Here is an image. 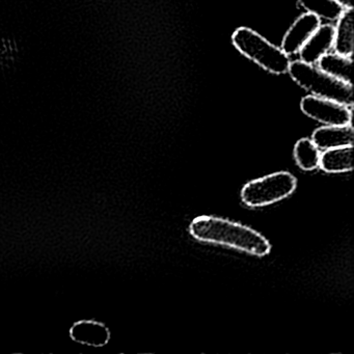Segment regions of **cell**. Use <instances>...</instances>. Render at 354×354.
Returning a JSON list of instances; mask_svg holds the SVG:
<instances>
[{"label":"cell","mask_w":354,"mask_h":354,"mask_svg":"<svg viewBox=\"0 0 354 354\" xmlns=\"http://www.w3.org/2000/svg\"><path fill=\"white\" fill-rule=\"evenodd\" d=\"M189 232L198 241L221 244L254 256L264 257L271 250V244L264 236L252 227L221 217H196Z\"/></svg>","instance_id":"obj_1"},{"label":"cell","mask_w":354,"mask_h":354,"mask_svg":"<svg viewBox=\"0 0 354 354\" xmlns=\"http://www.w3.org/2000/svg\"><path fill=\"white\" fill-rule=\"evenodd\" d=\"M288 73L292 80L313 96L328 99L353 107V86L321 71L312 64L295 61L290 64Z\"/></svg>","instance_id":"obj_2"},{"label":"cell","mask_w":354,"mask_h":354,"mask_svg":"<svg viewBox=\"0 0 354 354\" xmlns=\"http://www.w3.org/2000/svg\"><path fill=\"white\" fill-rule=\"evenodd\" d=\"M232 42L241 55L270 73L281 75L289 70V55L252 28H237L232 36Z\"/></svg>","instance_id":"obj_3"},{"label":"cell","mask_w":354,"mask_h":354,"mask_svg":"<svg viewBox=\"0 0 354 354\" xmlns=\"http://www.w3.org/2000/svg\"><path fill=\"white\" fill-rule=\"evenodd\" d=\"M297 180L292 174L279 171L248 182L242 188V202L252 208L268 206L285 200L295 192Z\"/></svg>","instance_id":"obj_4"},{"label":"cell","mask_w":354,"mask_h":354,"mask_svg":"<svg viewBox=\"0 0 354 354\" xmlns=\"http://www.w3.org/2000/svg\"><path fill=\"white\" fill-rule=\"evenodd\" d=\"M300 109L310 119L326 126L352 125V107L328 99L313 95L304 97L300 102Z\"/></svg>","instance_id":"obj_5"},{"label":"cell","mask_w":354,"mask_h":354,"mask_svg":"<svg viewBox=\"0 0 354 354\" xmlns=\"http://www.w3.org/2000/svg\"><path fill=\"white\" fill-rule=\"evenodd\" d=\"M320 18L314 14H302L295 20L281 41V50L287 55H293L299 53L306 41L320 26Z\"/></svg>","instance_id":"obj_6"},{"label":"cell","mask_w":354,"mask_h":354,"mask_svg":"<svg viewBox=\"0 0 354 354\" xmlns=\"http://www.w3.org/2000/svg\"><path fill=\"white\" fill-rule=\"evenodd\" d=\"M333 40H335V26L330 24H323V26L320 24L316 32L300 49V59L304 63L314 65L322 55H326L333 48Z\"/></svg>","instance_id":"obj_7"},{"label":"cell","mask_w":354,"mask_h":354,"mask_svg":"<svg viewBox=\"0 0 354 354\" xmlns=\"http://www.w3.org/2000/svg\"><path fill=\"white\" fill-rule=\"evenodd\" d=\"M312 140L319 150L353 146V127L352 125H344L318 128L313 133Z\"/></svg>","instance_id":"obj_8"},{"label":"cell","mask_w":354,"mask_h":354,"mask_svg":"<svg viewBox=\"0 0 354 354\" xmlns=\"http://www.w3.org/2000/svg\"><path fill=\"white\" fill-rule=\"evenodd\" d=\"M70 335L73 341L93 347H102L111 339V333L104 324L91 320L75 323L70 331Z\"/></svg>","instance_id":"obj_9"},{"label":"cell","mask_w":354,"mask_h":354,"mask_svg":"<svg viewBox=\"0 0 354 354\" xmlns=\"http://www.w3.org/2000/svg\"><path fill=\"white\" fill-rule=\"evenodd\" d=\"M333 47L337 55L352 57L354 50L353 8H345L337 19Z\"/></svg>","instance_id":"obj_10"},{"label":"cell","mask_w":354,"mask_h":354,"mask_svg":"<svg viewBox=\"0 0 354 354\" xmlns=\"http://www.w3.org/2000/svg\"><path fill=\"white\" fill-rule=\"evenodd\" d=\"M319 167L326 173L351 171L353 169V146L325 150L321 155Z\"/></svg>","instance_id":"obj_11"},{"label":"cell","mask_w":354,"mask_h":354,"mask_svg":"<svg viewBox=\"0 0 354 354\" xmlns=\"http://www.w3.org/2000/svg\"><path fill=\"white\" fill-rule=\"evenodd\" d=\"M317 63L321 71L346 84H352V57L327 53Z\"/></svg>","instance_id":"obj_12"},{"label":"cell","mask_w":354,"mask_h":354,"mask_svg":"<svg viewBox=\"0 0 354 354\" xmlns=\"http://www.w3.org/2000/svg\"><path fill=\"white\" fill-rule=\"evenodd\" d=\"M294 158L302 171H313L320 165V150L312 140L301 138L294 147Z\"/></svg>","instance_id":"obj_13"},{"label":"cell","mask_w":354,"mask_h":354,"mask_svg":"<svg viewBox=\"0 0 354 354\" xmlns=\"http://www.w3.org/2000/svg\"><path fill=\"white\" fill-rule=\"evenodd\" d=\"M308 13L314 14L320 19L335 21L339 19L345 8L337 0H298Z\"/></svg>","instance_id":"obj_14"},{"label":"cell","mask_w":354,"mask_h":354,"mask_svg":"<svg viewBox=\"0 0 354 354\" xmlns=\"http://www.w3.org/2000/svg\"><path fill=\"white\" fill-rule=\"evenodd\" d=\"M344 8H353V0H337Z\"/></svg>","instance_id":"obj_15"}]
</instances>
